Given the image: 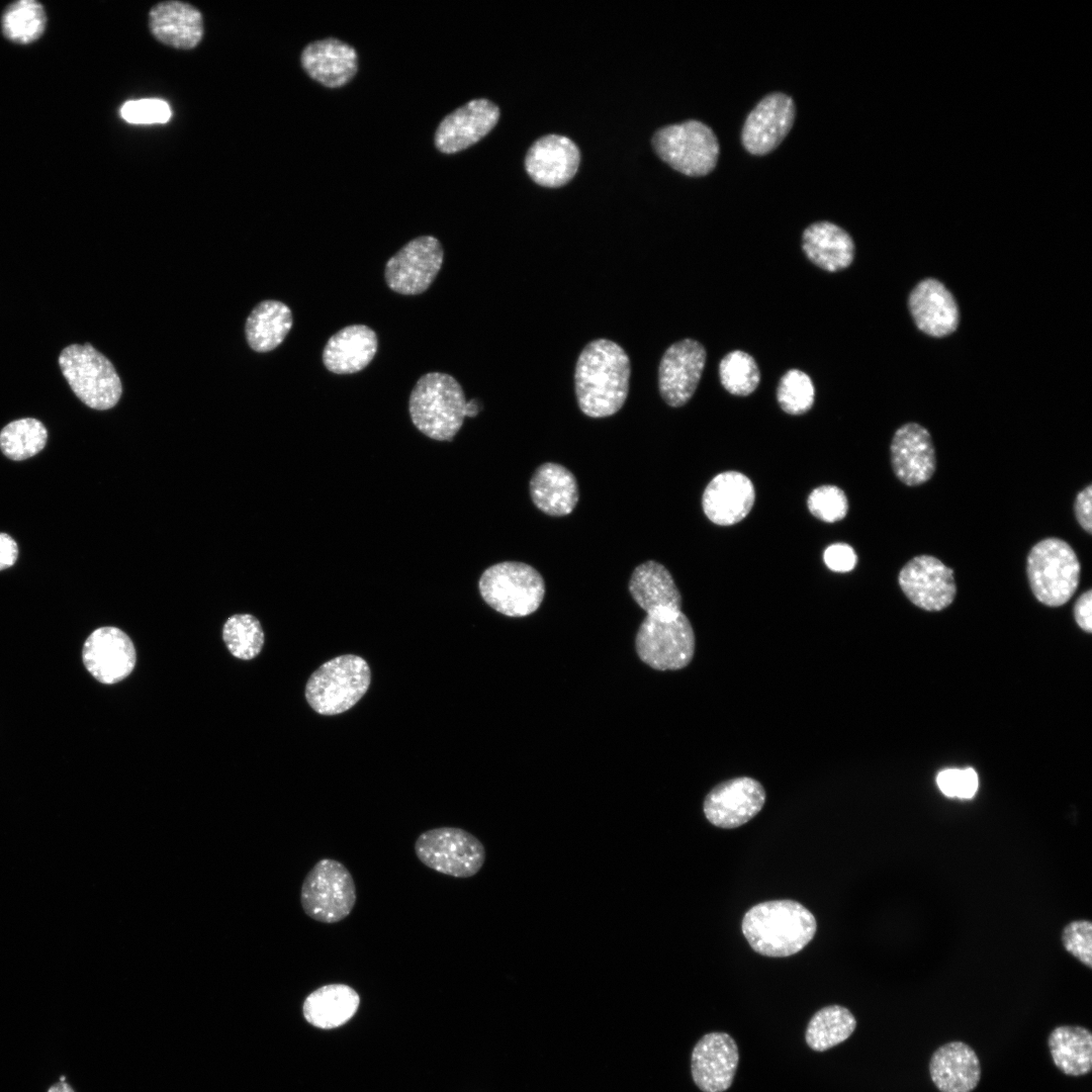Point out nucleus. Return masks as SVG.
I'll return each instance as SVG.
<instances>
[{
	"label": "nucleus",
	"mask_w": 1092,
	"mask_h": 1092,
	"mask_svg": "<svg viewBox=\"0 0 1092 1092\" xmlns=\"http://www.w3.org/2000/svg\"><path fill=\"white\" fill-rule=\"evenodd\" d=\"M48 432L43 424L32 418L10 422L0 432V449L12 460L27 459L43 449Z\"/></svg>",
	"instance_id": "obj_35"
},
{
	"label": "nucleus",
	"mask_w": 1092,
	"mask_h": 1092,
	"mask_svg": "<svg viewBox=\"0 0 1092 1092\" xmlns=\"http://www.w3.org/2000/svg\"><path fill=\"white\" fill-rule=\"evenodd\" d=\"M814 398L813 382L805 372L791 369L782 376L777 389V399L785 413L805 414L812 407Z\"/></svg>",
	"instance_id": "obj_39"
},
{
	"label": "nucleus",
	"mask_w": 1092,
	"mask_h": 1092,
	"mask_svg": "<svg viewBox=\"0 0 1092 1092\" xmlns=\"http://www.w3.org/2000/svg\"><path fill=\"white\" fill-rule=\"evenodd\" d=\"M48 1092H75V1091L67 1082L61 1081V1082H58V1083H55L54 1085H52L49 1088Z\"/></svg>",
	"instance_id": "obj_48"
},
{
	"label": "nucleus",
	"mask_w": 1092,
	"mask_h": 1092,
	"mask_svg": "<svg viewBox=\"0 0 1092 1092\" xmlns=\"http://www.w3.org/2000/svg\"><path fill=\"white\" fill-rule=\"evenodd\" d=\"M171 115L169 104L155 98L127 101L120 108L122 119L134 124L165 123Z\"/></svg>",
	"instance_id": "obj_41"
},
{
	"label": "nucleus",
	"mask_w": 1092,
	"mask_h": 1092,
	"mask_svg": "<svg viewBox=\"0 0 1092 1092\" xmlns=\"http://www.w3.org/2000/svg\"><path fill=\"white\" fill-rule=\"evenodd\" d=\"M498 118L499 109L490 100L468 101L442 119L435 132V146L444 154L465 150L485 136Z\"/></svg>",
	"instance_id": "obj_20"
},
{
	"label": "nucleus",
	"mask_w": 1092,
	"mask_h": 1092,
	"mask_svg": "<svg viewBox=\"0 0 1092 1092\" xmlns=\"http://www.w3.org/2000/svg\"><path fill=\"white\" fill-rule=\"evenodd\" d=\"M706 362V350L693 339H684L664 352L658 369L663 400L672 407L686 404L695 393Z\"/></svg>",
	"instance_id": "obj_14"
},
{
	"label": "nucleus",
	"mask_w": 1092,
	"mask_h": 1092,
	"mask_svg": "<svg viewBox=\"0 0 1092 1092\" xmlns=\"http://www.w3.org/2000/svg\"><path fill=\"white\" fill-rule=\"evenodd\" d=\"M371 671L360 656L344 654L322 664L309 676L305 698L318 714L333 716L351 709L367 692Z\"/></svg>",
	"instance_id": "obj_5"
},
{
	"label": "nucleus",
	"mask_w": 1092,
	"mask_h": 1092,
	"mask_svg": "<svg viewBox=\"0 0 1092 1092\" xmlns=\"http://www.w3.org/2000/svg\"><path fill=\"white\" fill-rule=\"evenodd\" d=\"M855 1027L856 1020L847 1008L829 1005L812 1016L805 1039L813 1051L824 1052L846 1040Z\"/></svg>",
	"instance_id": "obj_34"
},
{
	"label": "nucleus",
	"mask_w": 1092,
	"mask_h": 1092,
	"mask_svg": "<svg viewBox=\"0 0 1092 1092\" xmlns=\"http://www.w3.org/2000/svg\"><path fill=\"white\" fill-rule=\"evenodd\" d=\"M18 556V547L8 534L0 533V570L12 566Z\"/></svg>",
	"instance_id": "obj_47"
},
{
	"label": "nucleus",
	"mask_w": 1092,
	"mask_h": 1092,
	"mask_svg": "<svg viewBox=\"0 0 1092 1092\" xmlns=\"http://www.w3.org/2000/svg\"><path fill=\"white\" fill-rule=\"evenodd\" d=\"M1062 940L1067 951L1088 968L1092 967V925L1089 921L1080 920L1068 924L1064 928Z\"/></svg>",
	"instance_id": "obj_43"
},
{
	"label": "nucleus",
	"mask_w": 1092,
	"mask_h": 1092,
	"mask_svg": "<svg viewBox=\"0 0 1092 1092\" xmlns=\"http://www.w3.org/2000/svg\"><path fill=\"white\" fill-rule=\"evenodd\" d=\"M807 505L814 517L826 523L842 520L848 511L844 491L835 485H821L813 489Z\"/></svg>",
	"instance_id": "obj_40"
},
{
	"label": "nucleus",
	"mask_w": 1092,
	"mask_h": 1092,
	"mask_svg": "<svg viewBox=\"0 0 1092 1092\" xmlns=\"http://www.w3.org/2000/svg\"><path fill=\"white\" fill-rule=\"evenodd\" d=\"M2 31L11 41L29 43L43 32L47 18L41 4L33 0H21L10 4L2 16Z\"/></svg>",
	"instance_id": "obj_36"
},
{
	"label": "nucleus",
	"mask_w": 1092,
	"mask_h": 1092,
	"mask_svg": "<svg viewBox=\"0 0 1092 1092\" xmlns=\"http://www.w3.org/2000/svg\"><path fill=\"white\" fill-rule=\"evenodd\" d=\"M739 1061L738 1046L728 1033L703 1035L692 1052L691 1072L703 1092H724L730 1088Z\"/></svg>",
	"instance_id": "obj_18"
},
{
	"label": "nucleus",
	"mask_w": 1092,
	"mask_h": 1092,
	"mask_svg": "<svg viewBox=\"0 0 1092 1092\" xmlns=\"http://www.w3.org/2000/svg\"><path fill=\"white\" fill-rule=\"evenodd\" d=\"M222 639L235 657L249 660L261 652L264 632L260 622L254 616L237 614L224 623Z\"/></svg>",
	"instance_id": "obj_37"
},
{
	"label": "nucleus",
	"mask_w": 1092,
	"mask_h": 1092,
	"mask_svg": "<svg viewBox=\"0 0 1092 1092\" xmlns=\"http://www.w3.org/2000/svg\"><path fill=\"white\" fill-rule=\"evenodd\" d=\"M652 145L659 158L674 170L692 177L713 171L719 158V143L711 127L699 120H687L658 129Z\"/></svg>",
	"instance_id": "obj_9"
},
{
	"label": "nucleus",
	"mask_w": 1092,
	"mask_h": 1092,
	"mask_svg": "<svg viewBox=\"0 0 1092 1092\" xmlns=\"http://www.w3.org/2000/svg\"><path fill=\"white\" fill-rule=\"evenodd\" d=\"M929 1074L940 1092H973L981 1079V1065L969 1044L950 1041L932 1054Z\"/></svg>",
	"instance_id": "obj_25"
},
{
	"label": "nucleus",
	"mask_w": 1092,
	"mask_h": 1092,
	"mask_svg": "<svg viewBox=\"0 0 1092 1092\" xmlns=\"http://www.w3.org/2000/svg\"><path fill=\"white\" fill-rule=\"evenodd\" d=\"M1074 618L1078 626L1090 633L1092 631V590L1083 593L1075 603Z\"/></svg>",
	"instance_id": "obj_46"
},
{
	"label": "nucleus",
	"mask_w": 1092,
	"mask_h": 1092,
	"mask_svg": "<svg viewBox=\"0 0 1092 1092\" xmlns=\"http://www.w3.org/2000/svg\"><path fill=\"white\" fill-rule=\"evenodd\" d=\"M723 387L731 394L746 396L759 384L760 372L754 358L740 350L726 354L719 364Z\"/></svg>",
	"instance_id": "obj_38"
},
{
	"label": "nucleus",
	"mask_w": 1092,
	"mask_h": 1092,
	"mask_svg": "<svg viewBox=\"0 0 1092 1092\" xmlns=\"http://www.w3.org/2000/svg\"><path fill=\"white\" fill-rule=\"evenodd\" d=\"M1048 1045L1055 1066L1065 1075L1079 1077L1092 1069V1033L1079 1025L1054 1028Z\"/></svg>",
	"instance_id": "obj_32"
},
{
	"label": "nucleus",
	"mask_w": 1092,
	"mask_h": 1092,
	"mask_svg": "<svg viewBox=\"0 0 1092 1092\" xmlns=\"http://www.w3.org/2000/svg\"><path fill=\"white\" fill-rule=\"evenodd\" d=\"M826 566L835 572H848L854 568L857 556L851 546L835 543L828 546L823 554Z\"/></svg>",
	"instance_id": "obj_44"
},
{
	"label": "nucleus",
	"mask_w": 1092,
	"mask_h": 1092,
	"mask_svg": "<svg viewBox=\"0 0 1092 1092\" xmlns=\"http://www.w3.org/2000/svg\"><path fill=\"white\" fill-rule=\"evenodd\" d=\"M478 587L489 607L509 617L534 613L545 595L542 575L533 566L518 561L489 566L481 574Z\"/></svg>",
	"instance_id": "obj_7"
},
{
	"label": "nucleus",
	"mask_w": 1092,
	"mask_h": 1092,
	"mask_svg": "<svg viewBox=\"0 0 1092 1092\" xmlns=\"http://www.w3.org/2000/svg\"><path fill=\"white\" fill-rule=\"evenodd\" d=\"M765 797V790L758 781L749 777L731 779L709 792L704 801V813L717 827L736 828L762 809Z\"/></svg>",
	"instance_id": "obj_15"
},
{
	"label": "nucleus",
	"mask_w": 1092,
	"mask_h": 1092,
	"mask_svg": "<svg viewBox=\"0 0 1092 1092\" xmlns=\"http://www.w3.org/2000/svg\"><path fill=\"white\" fill-rule=\"evenodd\" d=\"M378 347L375 332L364 325H351L333 335L323 351L326 368L336 374H351L364 369Z\"/></svg>",
	"instance_id": "obj_28"
},
{
	"label": "nucleus",
	"mask_w": 1092,
	"mask_h": 1092,
	"mask_svg": "<svg viewBox=\"0 0 1092 1092\" xmlns=\"http://www.w3.org/2000/svg\"><path fill=\"white\" fill-rule=\"evenodd\" d=\"M898 582L913 605L929 612L947 608L957 595L953 570L931 555L911 558L901 568Z\"/></svg>",
	"instance_id": "obj_13"
},
{
	"label": "nucleus",
	"mask_w": 1092,
	"mask_h": 1092,
	"mask_svg": "<svg viewBox=\"0 0 1092 1092\" xmlns=\"http://www.w3.org/2000/svg\"><path fill=\"white\" fill-rule=\"evenodd\" d=\"M895 476L908 486L927 482L935 472L936 456L930 433L917 423L896 430L890 445Z\"/></svg>",
	"instance_id": "obj_19"
},
{
	"label": "nucleus",
	"mask_w": 1092,
	"mask_h": 1092,
	"mask_svg": "<svg viewBox=\"0 0 1092 1092\" xmlns=\"http://www.w3.org/2000/svg\"><path fill=\"white\" fill-rule=\"evenodd\" d=\"M802 248L813 264L828 272L845 269L854 257L851 237L830 221H817L807 226L802 236Z\"/></svg>",
	"instance_id": "obj_30"
},
{
	"label": "nucleus",
	"mask_w": 1092,
	"mask_h": 1092,
	"mask_svg": "<svg viewBox=\"0 0 1092 1092\" xmlns=\"http://www.w3.org/2000/svg\"><path fill=\"white\" fill-rule=\"evenodd\" d=\"M635 646L639 658L650 667L681 669L694 657V629L681 610L660 616L646 615L638 629Z\"/></svg>",
	"instance_id": "obj_8"
},
{
	"label": "nucleus",
	"mask_w": 1092,
	"mask_h": 1092,
	"mask_svg": "<svg viewBox=\"0 0 1092 1092\" xmlns=\"http://www.w3.org/2000/svg\"><path fill=\"white\" fill-rule=\"evenodd\" d=\"M754 499V486L746 475L738 471H725L714 476L707 484L702 507L714 524L731 526L749 514Z\"/></svg>",
	"instance_id": "obj_22"
},
{
	"label": "nucleus",
	"mask_w": 1092,
	"mask_h": 1092,
	"mask_svg": "<svg viewBox=\"0 0 1092 1092\" xmlns=\"http://www.w3.org/2000/svg\"><path fill=\"white\" fill-rule=\"evenodd\" d=\"M291 327L290 308L281 301L265 300L247 318V341L253 350L268 352L283 342Z\"/></svg>",
	"instance_id": "obj_33"
},
{
	"label": "nucleus",
	"mask_w": 1092,
	"mask_h": 1092,
	"mask_svg": "<svg viewBox=\"0 0 1092 1092\" xmlns=\"http://www.w3.org/2000/svg\"><path fill=\"white\" fill-rule=\"evenodd\" d=\"M1076 552L1063 539L1049 537L1034 544L1026 558V574L1035 599L1049 607L1065 605L1080 581Z\"/></svg>",
	"instance_id": "obj_4"
},
{
	"label": "nucleus",
	"mask_w": 1092,
	"mask_h": 1092,
	"mask_svg": "<svg viewBox=\"0 0 1092 1092\" xmlns=\"http://www.w3.org/2000/svg\"><path fill=\"white\" fill-rule=\"evenodd\" d=\"M530 494L534 505L546 515L562 517L569 515L579 497L575 476L561 464H541L530 480Z\"/></svg>",
	"instance_id": "obj_29"
},
{
	"label": "nucleus",
	"mask_w": 1092,
	"mask_h": 1092,
	"mask_svg": "<svg viewBox=\"0 0 1092 1092\" xmlns=\"http://www.w3.org/2000/svg\"><path fill=\"white\" fill-rule=\"evenodd\" d=\"M1074 514L1079 525L1088 534L1092 533V485L1079 491L1074 503Z\"/></svg>",
	"instance_id": "obj_45"
},
{
	"label": "nucleus",
	"mask_w": 1092,
	"mask_h": 1092,
	"mask_svg": "<svg viewBox=\"0 0 1092 1092\" xmlns=\"http://www.w3.org/2000/svg\"><path fill=\"white\" fill-rule=\"evenodd\" d=\"M467 412H468V417H470V418L475 417L478 414L479 404H478V401L476 399H471L469 402H467Z\"/></svg>",
	"instance_id": "obj_49"
},
{
	"label": "nucleus",
	"mask_w": 1092,
	"mask_h": 1092,
	"mask_svg": "<svg viewBox=\"0 0 1092 1092\" xmlns=\"http://www.w3.org/2000/svg\"><path fill=\"white\" fill-rule=\"evenodd\" d=\"M415 852L426 867L455 878L474 876L485 861L481 841L457 827H440L421 833L415 842Z\"/></svg>",
	"instance_id": "obj_11"
},
{
	"label": "nucleus",
	"mask_w": 1092,
	"mask_h": 1092,
	"mask_svg": "<svg viewBox=\"0 0 1092 1092\" xmlns=\"http://www.w3.org/2000/svg\"><path fill=\"white\" fill-rule=\"evenodd\" d=\"M936 784L948 798L971 799L977 793L979 778L972 767L946 768L937 774Z\"/></svg>",
	"instance_id": "obj_42"
},
{
	"label": "nucleus",
	"mask_w": 1092,
	"mask_h": 1092,
	"mask_svg": "<svg viewBox=\"0 0 1092 1092\" xmlns=\"http://www.w3.org/2000/svg\"><path fill=\"white\" fill-rule=\"evenodd\" d=\"M816 930L814 915L793 900L756 904L742 920V932L752 949L771 958L799 952L812 940Z\"/></svg>",
	"instance_id": "obj_2"
},
{
	"label": "nucleus",
	"mask_w": 1092,
	"mask_h": 1092,
	"mask_svg": "<svg viewBox=\"0 0 1092 1092\" xmlns=\"http://www.w3.org/2000/svg\"><path fill=\"white\" fill-rule=\"evenodd\" d=\"M356 897L355 883L348 869L336 859L323 858L305 876L300 903L310 918L336 923L351 913Z\"/></svg>",
	"instance_id": "obj_10"
},
{
	"label": "nucleus",
	"mask_w": 1092,
	"mask_h": 1092,
	"mask_svg": "<svg viewBox=\"0 0 1092 1092\" xmlns=\"http://www.w3.org/2000/svg\"><path fill=\"white\" fill-rule=\"evenodd\" d=\"M59 366L76 396L91 408L113 407L122 393L113 364L91 344H72L62 350Z\"/></svg>",
	"instance_id": "obj_6"
},
{
	"label": "nucleus",
	"mask_w": 1092,
	"mask_h": 1092,
	"mask_svg": "<svg viewBox=\"0 0 1092 1092\" xmlns=\"http://www.w3.org/2000/svg\"><path fill=\"white\" fill-rule=\"evenodd\" d=\"M300 63L310 78L326 87L338 88L355 76L358 56L349 43L327 37L308 43L301 52Z\"/></svg>",
	"instance_id": "obj_23"
},
{
	"label": "nucleus",
	"mask_w": 1092,
	"mask_h": 1092,
	"mask_svg": "<svg viewBox=\"0 0 1092 1092\" xmlns=\"http://www.w3.org/2000/svg\"><path fill=\"white\" fill-rule=\"evenodd\" d=\"M580 162L577 146L567 136L548 134L528 150L525 168L531 179L544 187H560L575 175Z\"/></svg>",
	"instance_id": "obj_21"
},
{
	"label": "nucleus",
	"mask_w": 1092,
	"mask_h": 1092,
	"mask_svg": "<svg viewBox=\"0 0 1092 1092\" xmlns=\"http://www.w3.org/2000/svg\"><path fill=\"white\" fill-rule=\"evenodd\" d=\"M149 28L160 42L175 49L195 48L203 35L200 11L185 2L169 0L153 6L149 12Z\"/></svg>",
	"instance_id": "obj_24"
},
{
	"label": "nucleus",
	"mask_w": 1092,
	"mask_h": 1092,
	"mask_svg": "<svg viewBox=\"0 0 1092 1092\" xmlns=\"http://www.w3.org/2000/svg\"><path fill=\"white\" fill-rule=\"evenodd\" d=\"M630 360L625 350L608 339L589 342L579 354L574 386L580 411L606 418L624 404L629 391Z\"/></svg>",
	"instance_id": "obj_1"
},
{
	"label": "nucleus",
	"mask_w": 1092,
	"mask_h": 1092,
	"mask_svg": "<svg viewBox=\"0 0 1092 1092\" xmlns=\"http://www.w3.org/2000/svg\"><path fill=\"white\" fill-rule=\"evenodd\" d=\"M629 592L648 616L680 611L681 597L670 572L657 561L648 560L632 572Z\"/></svg>",
	"instance_id": "obj_27"
},
{
	"label": "nucleus",
	"mask_w": 1092,
	"mask_h": 1092,
	"mask_svg": "<svg viewBox=\"0 0 1092 1092\" xmlns=\"http://www.w3.org/2000/svg\"><path fill=\"white\" fill-rule=\"evenodd\" d=\"M82 660L89 673L101 684L113 685L134 668L136 653L130 638L112 626L94 630L85 640Z\"/></svg>",
	"instance_id": "obj_16"
},
{
	"label": "nucleus",
	"mask_w": 1092,
	"mask_h": 1092,
	"mask_svg": "<svg viewBox=\"0 0 1092 1092\" xmlns=\"http://www.w3.org/2000/svg\"><path fill=\"white\" fill-rule=\"evenodd\" d=\"M909 308L918 329L932 337L946 336L959 324L953 296L934 279H925L916 285L909 297Z\"/></svg>",
	"instance_id": "obj_26"
},
{
	"label": "nucleus",
	"mask_w": 1092,
	"mask_h": 1092,
	"mask_svg": "<svg viewBox=\"0 0 1092 1092\" xmlns=\"http://www.w3.org/2000/svg\"><path fill=\"white\" fill-rule=\"evenodd\" d=\"M444 251L439 240L421 236L404 245L386 263L384 276L388 287L403 295L426 291L439 273Z\"/></svg>",
	"instance_id": "obj_12"
},
{
	"label": "nucleus",
	"mask_w": 1092,
	"mask_h": 1092,
	"mask_svg": "<svg viewBox=\"0 0 1092 1092\" xmlns=\"http://www.w3.org/2000/svg\"><path fill=\"white\" fill-rule=\"evenodd\" d=\"M793 99L781 92L763 97L747 115L741 132L744 149L755 156L774 151L786 138L795 119Z\"/></svg>",
	"instance_id": "obj_17"
},
{
	"label": "nucleus",
	"mask_w": 1092,
	"mask_h": 1092,
	"mask_svg": "<svg viewBox=\"0 0 1092 1092\" xmlns=\"http://www.w3.org/2000/svg\"><path fill=\"white\" fill-rule=\"evenodd\" d=\"M358 993L345 984H329L311 992L304 1000L302 1013L311 1025L331 1029L344 1025L357 1012Z\"/></svg>",
	"instance_id": "obj_31"
},
{
	"label": "nucleus",
	"mask_w": 1092,
	"mask_h": 1092,
	"mask_svg": "<svg viewBox=\"0 0 1092 1092\" xmlns=\"http://www.w3.org/2000/svg\"><path fill=\"white\" fill-rule=\"evenodd\" d=\"M408 412L416 428L437 441H452L468 417L461 385L453 376L441 372H429L417 381Z\"/></svg>",
	"instance_id": "obj_3"
}]
</instances>
